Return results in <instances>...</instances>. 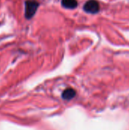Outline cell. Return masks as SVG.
I'll use <instances>...</instances> for the list:
<instances>
[{
    "instance_id": "obj_1",
    "label": "cell",
    "mask_w": 129,
    "mask_h": 130,
    "mask_svg": "<svg viewBox=\"0 0 129 130\" xmlns=\"http://www.w3.org/2000/svg\"><path fill=\"white\" fill-rule=\"evenodd\" d=\"M39 2L36 0H27L24 3L25 5V18L27 19L32 18L36 12L39 7Z\"/></svg>"
},
{
    "instance_id": "obj_3",
    "label": "cell",
    "mask_w": 129,
    "mask_h": 130,
    "mask_svg": "<svg viewBox=\"0 0 129 130\" xmlns=\"http://www.w3.org/2000/svg\"><path fill=\"white\" fill-rule=\"evenodd\" d=\"M76 95V91L75 89L73 88H66L63 92H62V98L65 100V101H70L73 98H75Z\"/></svg>"
},
{
    "instance_id": "obj_4",
    "label": "cell",
    "mask_w": 129,
    "mask_h": 130,
    "mask_svg": "<svg viewBox=\"0 0 129 130\" xmlns=\"http://www.w3.org/2000/svg\"><path fill=\"white\" fill-rule=\"evenodd\" d=\"M61 4L64 8L68 9H74L78 6L77 0H62Z\"/></svg>"
},
{
    "instance_id": "obj_2",
    "label": "cell",
    "mask_w": 129,
    "mask_h": 130,
    "mask_svg": "<svg viewBox=\"0 0 129 130\" xmlns=\"http://www.w3.org/2000/svg\"><path fill=\"white\" fill-rule=\"evenodd\" d=\"M83 9L90 14H97L100 11V4L97 0H88L84 5Z\"/></svg>"
}]
</instances>
